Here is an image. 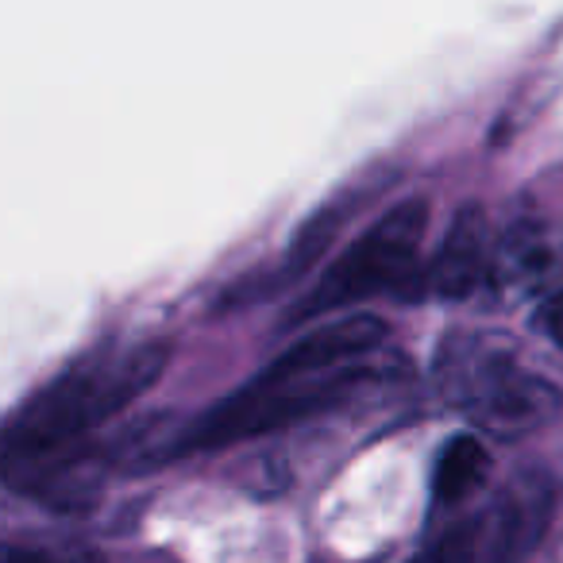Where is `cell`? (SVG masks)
<instances>
[{
    "instance_id": "obj_1",
    "label": "cell",
    "mask_w": 563,
    "mask_h": 563,
    "mask_svg": "<svg viewBox=\"0 0 563 563\" xmlns=\"http://www.w3.org/2000/svg\"><path fill=\"white\" fill-rule=\"evenodd\" d=\"M386 340V321L352 313L294 340L278 360H271L251 383L228 394L220 406L205 409L181 437L166 444V460L189 452L228 448L274 429H290L375 378V352Z\"/></svg>"
},
{
    "instance_id": "obj_2",
    "label": "cell",
    "mask_w": 563,
    "mask_h": 563,
    "mask_svg": "<svg viewBox=\"0 0 563 563\" xmlns=\"http://www.w3.org/2000/svg\"><path fill=\"white\" fill-rule=\"evenodd\" d=\"M170 360V344H140L120 360H89L43 386L12 413L4 429V475L12 486L32 478L47 463L78 452L81 440L117 413H124L143 390L158 383Z\"/></svg>"
},
{
    "instance_id": "obj_3",
    "label": "cell",
    "mask_w": 563,
    "mask_h": 563,
    "mask_svg": "<svg viewBox=\"0 0 563 563\" xmlns=\"http://www.w3.org/2000/svg\"><path fill=\"white\" fill-rule=\"evenodd\" d=\"M437 386L452 406L467 409L475 424L501 440L540 429L563 406L560 386L521 371L506 344L478 332H452L444 340L437 355Z\"/></svg>"
},
{
    "instance_id": "obj_4",
    "label": "cell",
    "mask_w": 563,
    "mask_h": 563,
    "mask_svg": "<svg viewBox=\"0 0 563 563\" xmlns=\"http://www.w3.org/2000/svg\"><path fill=\"white\" fill-rule=\"evenodd\" d=\"M424 228H429V201L424 197H406L394 209H386L360 240L347 243V251L317 278L313 290L301 298L294 321L336 313L355 301H367L375 294L398 290L401 282L413 274L417 255H421Z\"/></svg>"
},
{
    "instance_id": "obj_5",
    "label": "cell",
    "mask_w": 563,
    "mask_h": 563,
    "mask_svg": "<svg viewBox=\"0 0 563 563\" xmlns=\"http://www.w3.org/2000/svg\"><path fill=\"white\" fill-rule=\"evenodd\" d=\"M555 514V486L540 467L521 471L506 486L498 509H494L490 552L486 563H525L544 540Z\"/></svg>"
},
{
    "instance_id": "obj_6",
    "label": "cell",
    "mask_w": 563,
    "mask_h": 563,
    "mask_svg": "<svg viewBox=\"0 0 563 563\" xmlns=\"http://www.w3.org/2000/svg\"><path fill=\"white\" fill-rule=\"evenodd\" d=\"M494 232L483 205H463L448 224L429 266V290L437 298H471L494 274Z\"/></svg>"
},
{
    "instance_id": "obj_7",
    "label": "cell",
    "mask_w": 563,
    "mask_h": 563,
    "mask_svg": "<svg viewBox=\"0 0 563 563\" xmlns=\"http://www.w3.org/2000/svg\"><path fill=\"white\" fill-rule=\"evenodd\" d=\"M490 471V452L478 437L463 432L444 444V452L437 455V471H432V498L440 506H455V501L471 498L478 486L486 483Z\"/></svg>"
},
{
    "instance_id": "obj_8",
    "label": "cell",
    "mask_w": 563,
    "mask_h": 563,
    "mask_svg": "<svg viewBox=\"0 0 563 563\" xmlns=\"http://www.w3.org/2000/svg\"><path fill=\"white\" fill-rule=\"evenodd\" d=\"M413 563H478V521L452 525L437 544H429Z\"/></svg>"
},
{
    "instance_id": "obj_9",
    "label": "cell",
    "mask_w": 563,
    "mask_h": 563,
    "mask_svg": "<svg viewBox=\"0 0 563 563\" xmlns=\"http://www.w3.org/2000/svg\"><path fill=\"white\" fill-rule=\"evenodd\" d=\"M4 563H104L97 552H81V548H24L12 544Z\"/></svg>"
},
{
    "instance_id": "obj_10",
    "label": "cell",
    "mask_w": 563,
    "mask_h": 563,
    "mask_svg": "<svg viewBox=\"0 0 563 563\" xmlns=\"http://www.w3.org/2000/svg\"><path fill=\"white\" fill-rule=\"evenodd\" d=\"M540 324H544V332L555 340V344L563 347V294H555L552 301H548L544 309H540Z\"/></svg>"
}]
</instances>
